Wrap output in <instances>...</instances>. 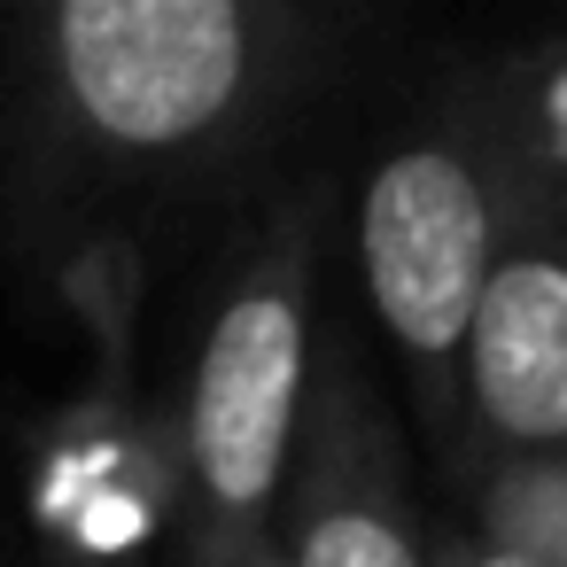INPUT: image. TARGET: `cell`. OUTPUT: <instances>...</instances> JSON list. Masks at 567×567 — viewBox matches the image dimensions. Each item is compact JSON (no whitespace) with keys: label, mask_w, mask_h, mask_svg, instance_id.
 <instances>
[{"label":"cell","mask_w":567,"mask_h":567,"mask_svg":"<svg viewBox=\"0 0 567 567\" xmlns=\"http://www.w3.org/2000/svg\"><path fill=\"white\" fill-rule=\"evenodd\" d=\"M226 567H280V551H272V536H257V544H241Z\"/></svg>","instance_id":"obj_8"},{"label":"cell","mask_w":567,"mask_h":567,"mask_svg":"<svg viewBox=\"0 0 567 567\" xmlns=\"http://www.w3.org/2000/svg\"><path fill=\"white\" fill-rule=\"evenodd\" d=\"M0 567H32L24 544H17V528H9V513H0Z\"/></svg>","instance_id":"obj_9"},{"label":"cell","mask_w":567,"mask_h":567,"mask_svg":"<svg viewBox=\"0 0 567 567\" xmlns=\"http://www.w3.org/2000/svg\"><path fill=\"white\" fill-rule=\"evenodd\" d=\"M513 179L489 117V63L435 71L420 102L381 133V148L358 172L350 203V249L365 280V311L396 358L412 420L451 443V373L466 311L505 249L513 226Z\"/></svg>","instance_id":"obj_3"},{"label":"cell","mask_w":567,"mask_h":567,"mask_svg":"<svg viewBox=\"0 0 567 567\" xmlns=\"http://www.w3.org/2000/svg\"><path fill=\"white\" fill-rule=\"evenodd\" d=\"M280 567H435V520L420 513V474L396 404L381 396L358 319H319L311 389L296 412L280 505Z\"/></svg>","instance_id":"obj_4"},{"label":"cell","mask_w":567,"mask_h":567,"mask_svg":"<svg viewBox=\"0 0 567 567\" xmlns=\"http://www.w3.org/2000/svg\"><path fill=\"white\" fill-rule=\"evenodd\" d=\"M567 451V218L520 210L466 311L443 466L458 489L497 458Z\"/></svg>","instance_id":"obj_5"},{"label":"cell","mask_w":567,"mask_h":567,"mask_svg":"<svg viewBox=\"0 0 567 567\" xmlns=\"http://www.w3.org/2000/svg\"><path fill=\"white\" fill-rule=\"evenodd\" d=\"M435 567H513V559H497V551H482L458 520H443L435 528Z\"/></svg>","instance_id":"obj_7"},{"label":"cell","mask_w":567,"mask_h":567,"mask_svg":"<svg viewBox=\"0 0 567 567\" xmlns=\"http://www.w3.org/2000/svg\"><path fill=\"white\" fill-rule=\"evenodd\" d=\"M334 0H0V257L125 358L148 265L334 79Z\"/></svg>","instance_id":"obj_1"},{"label":"cell","mask_w":567,"mask_h":567,"mask_svg":"<svg viewBox=\"0 0 567 567\" xmlns=\"http://www.w3.org/2000/svg\"><path fill=\"white\" fill-rule=\"evenodd\" d=\"M458 528L513 567H567V458L536 451V458L482 466Z\"/></svg>","instance_id":"obj_6"},{"label":"cell","mask_w":567,"mask_h":567,"mask_svg":"<svg viewBox=\"0 0 567 567\" xmlns=\"http://www.w3.org/2000/svg\"><path fill=\"white\" fill-rule=\"evenodd\" d=\"M327 249H334V172L288 179L241 234L179 412L164 427V559L226 567L241 544L272 536L296 412L311 389V342L327 319Z\"/></svg>","instance_id":"obj_2"}]
</instances>
